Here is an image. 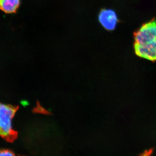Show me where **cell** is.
<instances>
[{"instance_id": "obj_3", "label": "cell", "mask_w": 156, "mask_h": 156, "mask_svg": "<svg viewBox=\"0 0 156 156\" xmlns=\"http://www.w3.org/2000/svg\"><path fill=\"white\" fill-rule=\"evenodd\" d=\"M136 56L150 61H156V40L144 44H134Z\"/></svg>"}, {"instance_id": "obj_7", "label": "cell", "mask_w": 156, "mask_h": 156, "mask_svg": "<svg viewBox=\"0 0 156 156\" xmlns=\"http://www.w3.org/2000/svg\"><path fill=\"white\" fill-rule=\"evenodd\" d=\"M0 156H16L12 151L9 149H0Z\"/></svg>"}, {"instance_id": "obj_2", "label": "cell", "mask_w": 156, "mask_h": 156, "mask_svg": "<svg viewBox=\"0 0 156 156\" xmlns=\"http://www.w3.org/2000/svg\"><path fill=\"white\" fill-rule=\"evenodd\" d=\"M134 44L141 45L156 40V20L143 24L134 34Z\"/></svg>"}, {"instance_id": "obj_1", "label": "cell", "mask_w": 156, "mask_h": 156, "mask_svg": "<svg viewBox=\"0 0 156 156\" xmlns=\"http://www.w3.org/2000/svg\"><path fill=\"white\" fill-rule=\"evenodd\" d=\"M16 112L14 107L0 103V136L9 142H13L17 136L12 125Z\"/></svg>"}, {"instance_id": "obj_4", "label": "cell", "mask_w": 156, "mask_h": 156, "mask_svg": "<svg viewBox=\"0 0 156 156\" xmlns=\"http://www.w3.org/2000/svg\"><path fill=\"white\" fill-rule=\"evenodd\" d=\"M101 25L109 31L113 30L116 27L119 20L116 13L112 9H104L98 15Z\"/></svg>"}, {"instance_id": "obj_5", "label": "cell", "mask_w": 156, "mask_h": 156, "mask_svg": "<svg viewBox=\"0 0 156 156\" xmlns=\"http://www.w3.org/2000/svg\"><path fill=\"white\" fill-rule=\"evenodd\" d=\"M20 0H0V10L6 14L16 13L19 8Z\"/></svg>"}, {"instance_id": "obj_6", "label": "cell", "mask_w": 156, "mask_h": 156, "mask_svg": "<svg viewBox=\"0 0 156 156\" xmlns=\"http://www.w3.org/2000/svg\"><path fill=\"white\" fill-rule=\"evenodd\" d=\"M37 106L33 110V112L34 113L41 114L47 115H53V113L45 109L44 107L41 106L38 101H37Z\"/></svg>"}]
</instances>
